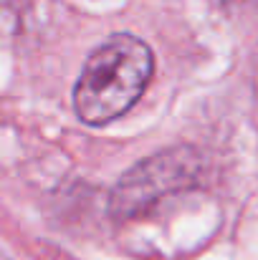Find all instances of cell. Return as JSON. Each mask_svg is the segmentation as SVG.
<instances>
[{
  "label": "cell",
  "instance_id": "6da1fadb",
  "mask_svg": "<svg viewBox=\"0 0 258 260\" xmlns=\"http://www.w3.org/2000/svg\"><path fill=\"white\" fill-rule=\"evenodd\" d=\"M155 74L152 48L132 36L114 33L86 58L74 86V111L89 126H104L127 114Z\"/></svg>",
  "mask_w": 258,
  "mask_h": 260
},
{
  "label": "cell",
  "instance_id": "7a4b0ae2",
  "mask_svg": "<svg viewBox=\"0 0 258 260\" xmlns=\"http://www.w3.org/2000/svg\"><path fill=\"white\" fill-rule=\"evenodd\" d=\"M203 159L190 147L157 152L122 174L109 194V217L129 222L152 212L162 200L197 187Z\"/></svg>",
  "mask_w": 258,
  "mask_h": 260
}]
</instances>
